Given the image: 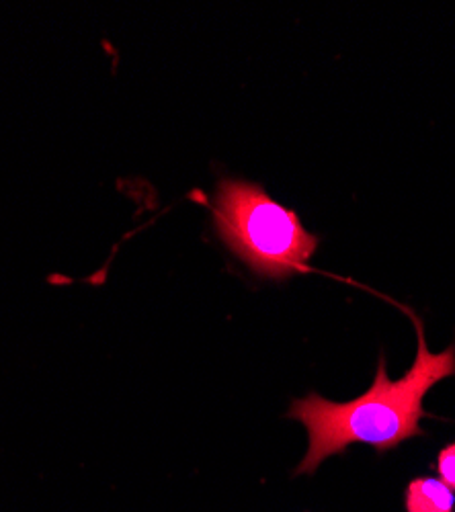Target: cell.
Returning <instances> with one entry per match:
<instances>
[{
  "mask_svg": "<svg viewBox=\"0 0 455 512\" xmlns=\"http://www.w3.org/2000/svg\"><path fill=\"white\" fill-rule=\"evenodd\" d=\"M408 314L417 326L419 351L415 363L400 379L388 377L386 357L380 355L376 379L363 396L349 402H333L312 392L289 406L287 416L300 420L310 439L296 476L314 474L326 457L345 453L355 443L386 453L412 437L425 435L421 418L431 414L425 410L423 400L439 381L455 375V345L433 355L427 347L421 318L410 310Z\"/></svg>",
  "mask_w": 455,
  "mask_h": 512,
  "instance_id": "obj_1",
  "label": "cell"
},
{
  "mask_svg": "<svg viewBox=\"0 0 455 512\" xmlns=\"http://www.w3.org/2000/svg\"><path fill=\"white\" fill-rule=\"evenodd\" d=\"M214 226L224 244L261 277L285 279L308 269L318 248L294 209L251 181L222 179L214 201Z\"/></svg>",
  "mask_w": 455,
  "mask_h": 512,
  "instance_id": "obj_2",
  "label": "cell"
},
{
  "mask_svg": "<svg viewBox=\"0 0 455 512\" xmlns=\"http://www.w3.org/2000/svg\"><path fill=\"white\" fill-rule=\"evenodd\" d=\"M437 472L439 480L447 484L451 490H455V443L447 445L437 455Z\"/></svg>",
  "mask_w": 455,
  "mask_h": 512,
  "instance_id": "obj_4",
  "label": "cell"
},
{
  "mask_svg": "<svg viewBox=\"0 0 455 512\" xmlns=\"http://www.w3.org/2000/svg\"><path fill=\"white\" fill-rule=\"evenodd\" d=\"M406 512H453L455 494L439 478H415L406 488Z\"/></svg>",
  "mask_w": 455,
  "mask_h": 512,
  "instance_id": "obj_3",
  "label": "cell"
}]
</instances>
